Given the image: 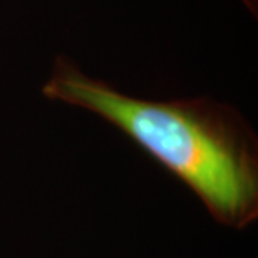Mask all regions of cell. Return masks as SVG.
<instances>
[{"label":"cell","mask_w":258,"mask_h":258,"mask_svg":"<svg viewBox=\"0 0 258 258\" xmlns=\"http://www.w3.org/2000/svg\"><path fill=\"white\" fill-rule=\"evenodd\" d=\"M42 94L102 117L186 183L215 216L238 225L256 210V151L235 111L206 99L148 101L54 60Z\"/></svg>","instance_id":"cell-1"},{"label":"cell","mask_w":258,"mask_h":258,"mask_svg":"<svg viewBox=\"0 0 258 258\" xmlns=\"http://www.w3.org/2000/svg\"><path fill=\"white\" fill-rule=\"evenodd\" d=\"M243 2L246 4V7H248L250 12H253L256 15V0H243Z\"/></svg>","instance_id":"cell-2"}]
</instances>
